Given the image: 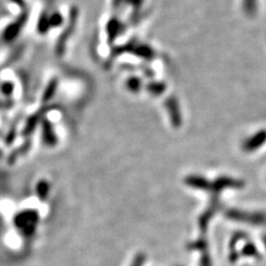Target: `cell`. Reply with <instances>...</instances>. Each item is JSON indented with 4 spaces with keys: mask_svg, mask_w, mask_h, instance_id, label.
Here are the masks:
<instances>
[{
    "mask_svg": "<svg viewBox=\"0 0 266 266\" xmlns=\"http://www.w3.org/2000/svg\"><path fill=\"white\" fill-rule=\"evenodd\" d=\"M15 223L27 234H32L31 232L37 223V215H35L33 212H24L21 216L17 217Z\"/></svg>",
    "mask_w": 266,
    "mask_h": 266,
    "instance_id": "cell-1",
    "label": "cell"
}]
</instances>
